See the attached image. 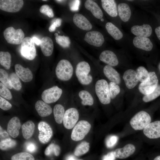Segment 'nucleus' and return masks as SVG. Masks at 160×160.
<instances>
[{
    "instance_id": "nucleus-51",
    "label": "nucleus",
    "mask_w": 160,
    "mask_h": 160,
    "mask_svg": "<svg viewBox=\"0 0 160 160\" xmlns=\"http://www.w3.org/2000/svg\"><path fill=\"white\" fill-rule=\"evenodd\" d=\"M115 157L113 151H112L105 155L103 157L102 160H115Z\"/></svg>"
},
{
    "instance_id": "nucleus-27",
    "label": "nucleus",
    "mask_w": 160,
    "mask_h": 160,
    "mask_svg": "<svg viewBox=\"0 0 160 160\" xmlns=\"http://www.w3.org/2000/svg\"><path fill=\"white\" fill-rule=\"evenodd\" d=\"M35 108L38 114L42 117L47 116L52 112L51 107L47 103L41 100H38L36 102Z\"/></svg>"
},
{
    "instance_id": "nucleus-18",
    "label": "nucleus",
    "mask_w": 160,
    "mask_h": 160,
    "mask_svg": "<svg viewBox=\"0 0 160 160\" xmlns=\"http://www.w3.org/2000/svg\"><path fill=\"white\" fill-rule=\"evenodd\" d=\"M15 69L16 74L23 82H29L32 80L33 75L28 68H24L21 65L17 64L15 65Z\"/></svg>"
},
{
    "instance_id": "nucleus-28",
    "label": "nucleus",
    "mask_w": 160,
    "mask_h": 160,
    "mask_svg": "<svg viewBox=\"0 0 160 160\" xmlns=\"http://www.w3.org/2000/svg\"><path fill=\"white\" fill-rule=\"evenodd\" d=\"M118 12L121 20L124 22H127L130 18L131 11L129 6L127 4L121 3L118 6Z\"/></svg>"
},
{
    "instance_id": "nucleus-11",
    "label": "nucleus",
    "mask_w": 160,
    "mask_h": 160,
    "mask_svg": "<svg viewBox=\"0 0 160 160\" xmlns=\"http://www.w3.org/2000/svg\"><path fill=\"white\" fill-rule=\"evenodd\" d=\"M38 128L39 131V141L43 144L47 143L53 135V132L51 127L47 123L41 121L38 124Z\"/></svg>"
},
{
    "instance_id": "nucleus-46",
    "label": "nucleus",
    "mask_w": 160,
    "mask_h": 160,
    "mask_svg": "<svg viewBox=\"0 0 160 160\" xmlns=\"http://www.w3.org/2000/svg\"><path fill=\"white\" fill-rule=\"evenodd\" d=\"M118 140V137L115 135H111L108 136L106 139L105 144L108 148L113 147L116 143Z\"/></svg>"
},
{
    "instance_id": "nucleus-33",
    "label": "nucleus",
    "mask_w": 160,
    "mask_h": 160,
    "mask_svg": "<svg viewBox=\"0 0 160 160\" xmlns=\"http://www.w3.org/2000/svg\"><path fill=\"white\" fill-rule=\"evenodd\" d=\"M11 56L8 52L0 51V64L7 70L9 69L11 66Z\"/></svg>"
},
{
    "instance_id": "nucleus-35",
    "label": "nucleus",
    "mask_w": 160,
    "mask_h": 160,
    "mask_svg": "<svg viewBox=\"0 0 160 160\" xmlns=\"http://www.w3.org/2000/svg\"><path fill=\"white\" fill-rule=\"evenodd\" d=\"M56 43L63 48L69 47L71 44V40L69 37L64 35L60 36L56 33L55 34Z\"/></svg>"
},
{
    "instance_id": "nucleus-37",
    "label": "nucleus",
    "mask_w": 160,
    "mask_h": 160,
    "mask_svg": "<svg viewBox=\"0 0 160 160\" xmlns=\"http://www.w3.org/2000/svg\"><path fill=\"white\" fill-rule=\"evenodd\" d=\"M17 144L16 141L10 138L0 141V148L3 151H6L13 148Z\"/></svg>"
},
{
    "instance_id": "nucleus-47",
    "label": "nucleus",
    "mask_w": 160,
    "mask_h": 160,
    "mask_svg": "<svg viewBox=\"0 0 160 160\" xmlns=\"http://www.w3.org/2000/svg\"><path fill=\"white\" fill-rule=\"evenodd\" d=\"M12 105L8 101L2 97H0V108L4 111L8 110L12 108Z\"/></svg>"
},
{
    "instance_id": "nucleus-48",
    "label": "nucleus",
    "mask_w": 160,
    "mask_h": 160,
    "mask_svg": "<svg viewBox=\"0 0 160 160\" xmlns=\"http://www.w3.org/2000/svg\"><path fill=\"white\" fill-rule=\"evenodd\" d=\"M62 23V20L60 18L56 19L55 21L50 25L49 28V31L50 32L54 31L57 27H60Z\"/></svg>"
},
{
    "instance_id": "nucleus-5",
    "label": "nucleus",
    "mask_w": 160,
    "mask_h": 160,
    "mask_svg": "<svg viewBox=\"0 0 160 160\" xmlns=\"http://www.w3.org/2000/svg\"><path fill=\"white\" fill-rule=\"evenodd\" d=\"M91 128V125L87 121H79L73 128L71 134V139L76 141L82 140L89 132Z\"/></svg>"
},
{
    "instance_id": "nucleus-32",
    "label": "nucleus",
    "mask_w": 160,
    "mask_h": 160,
    "mask_svg": "<svg viewBox=\"0 0 160 160\" xmlns=\"http://www.w3.org/2000/svg\"><path fill=\"white\" fill-rule=\"evenodd\" d=\"M79 96L82 100L81 103L83 105L91 106L93 105V98L88 91L85 90H81L79 92Z\"/></svg>"
},
{
    "instance_id": "nucleus-1",
    "label": "nucleus",
    "mask_w": 160,
    "mask_h": 160,
    "mask_svg": "<svg viewBox=\"0 0 160 160\" xmlns=\"http://www.w3.org/2000/svg\"><path fill=\"white\" fill-rule=\"evenodd\" d=\"M73 68L71 63L65 59L60 60L55 68V74L57 78L62 81H68L72 77Z\"/></svg>"
},
{
    "instance_id": "nucleus-25",
    "label": "nucleus",
    "mask_w": 160,
    "mask_h": 160,
    "mask_svg": "<svg viewBox=\"0 0 160 160\" xmlns=\"http://www.w3.org/2000/svg\"><path fill=\"white\" fill-rule=\"evenodd\" d=\"M84 7L89 11L93 15L98 19H101L103 17V14L101 8L95 1L91 0H86L84 3Z\"/></svg>"
},
{
    "instance_id": "nucleus-38",
    "label": "nucleus",
    "mask_w": 160,
    "mask_h": 160,
    "mask_svg": "<svg viewBox=\"0 0 160 160\" xmlns=\"http://www.w3.org/2000/svg\"><path fill=\"white\" fill-rule=\"evenodd\" d=\"M0 81L2 83L7 87L9 89H11L12 86L11 84L9 76L4 70L0 69Z\"/></svg>"
},
{
    "instance_id": "nucleus-31",
    "label": "nucleus",
    "mask_w": 160,
    "mask_h": 160,
    "mask_svg": "<svg viewBox=\"0 0 160 160\" xmlns=\"http://www.w3.org/2000/svg\"><path fill=\"white\" fill-rule=\"evenodd\" d=\"M65 113L64 108L62 105H55L53 108V114L55 120L57 124L62 123Z\"/></svg>"
},
{
    "instance_id": "nucleus-24",
    "label": "nucleus",
    "mask_w": 160,
    "mask_h": 160,
    "mask_svg": "<svg viewBox=\"0 0 160 160\" xmlns=\"http://www.w3.org/2000/svg\"><path fill=\"white\" fill-rule=\"evenodd\" d=\"M104 73L111 81L119 84L121 82V78L119 73L112 66L108 65H105L103 68Z\"/></svg>"
},
{
    "instance_id": "nucleus-36",
    "label": "nucleus",
    "mask_w": 160,
    "mask_h": 160,
    "mask_svg": "<svg viewBox=\"0 0 160 160\" xmlns=\"http://www.w3.org/2000/svg\"><path fill=\"white\" fill-rule=\"evenodd\" d=\"M139 80L141 83L148 81L149 78V72L144 67H138L136 71Z\"/></svg>"
},
{
    "instance_id": "nucleus-60",
    "label": "nucleus",
    "mask_w": 160,
    "mask_h": 160,
    "mask_svg": "<svg viewBox=\"0 0 160 160\" xmlns=\"http://www.w3.org/2000/svg\"><path fill=\"white\" fill-rule=\"evenodd\" d=\"M42 1H47V0H43Z\"/></svg>"
},
{
    "instance_id": "nucleus-44",
    "label": "nucleus",
    "mask_w": 160,
    "mask_h": 160,
    "mask_svg": "<svg viewBox=\"0 0 160 160\" xmlns=\"http://www.w3.org/2000/svg\"><path fill=\"white\" fill-rule=\"evenodd\" d=\"M0 95L1 96L8 100L12 98L11 93L9 88L4 84L0 83Z\"/></svg>"
},
{
    "instance_id": "nucleus-6",
    "label": "nucleus",
    "mask_w": 160,
    "mask_h": 160,
    "mask_svg": "<svg viewBox=\"0 0 160 160\" xmlns=\"http://www.w3.org/2000/svg\"><path fill=\"white\" fill-rule=\"evenodd\" d=\"M3 35L8 43L15 45L21 44L25 36L22 29H15L12 27L6 28L3 32Z\"/></svg>"
},
{
    "instance_id": "nucleus-14",
    "label": "nucleus",
    "mask_w": 160,
    "mask_h": 160,
    "mask_svg": "<svg viewBox=\"0 0 160 160\" xmlns=\"http://www.w3.org/2000/svg\"><path fill=\"white\" fill-rule=\"evenodd\" d=\"M144 135L151 139L160 137V121L151 122L143 129Z\"/></svg>"
},
{
    "instance_id": "nucleus-57",
    "label": "nucleus",
    "mask_w": 160,
    "mask_h": 160,
    "mask_svg": "<svg viewBox=\"0 0 160 160\" xmlns=\"http://www.w3.org/2000/svg\"><path fill=\"white\" fill-rule=\"evenodd\" d=\"M55 1H56V2H58L61 3V2H64V1H64V0H56Z\"/></svg>"
},
{
    "instance_id": "nucleus-54",
    "label": "nucleus",
    "mask_w": 160,
    "mask_h": 160,
    "mask_svg": "<svg viewBox=\"0 0 160 160\" xmlns=\"http://www.w3.org/2000/svg\"><path fill=\"white\" fill-rule=\"evenodd\" d=\"M155 32L157 37L160 41V26L155 28Z\"/></svg>"
},
{
    "instance_id": "nucleus-39",
    "label": "nucleus",
    "mask_w": 160,
    "mask_h": 160,
    "mask_svg": "<svg viewBox=\"0 0 160 160\" xmlns=\"http://www.w3.org/2000/svg\"><path fill=\"white\" fill-rule=\"evenodd\" d=\"M60 153V146L54 143L49 144L46 148L44 153L46 156H49L53 153L55 156H58Z\"/></svg>"
},
{
    "instance_id": "nucleus-43",
    "label": "nucleus",
    "mask_w": 160,
    "mask_h": 160,
    "mask_svg": "<svg viewBox=\"0 0 160 160\" xmlns=\"http://www.w3.org/2000/svg\"><path fill=\"white\" fill-rule=\"evenodd\" d=\"M108 87L111 98L113 99L119 93L120 87L118 85L112 82H110L108 84Z\"/></svg>"
},
{
    "instance_id": "nucleus-21",
    "label": "nucleus",
    "mask_w": 160,
    "mask_h": 160,
    "mask_svg": "<svg viewBox=\"0 0 160 160\" xmlns=\"http://www.w3.org/2000/svg\"><path fill=\"white\" fill-rule=\"evenodd\" d=\"M133 42L136 47L146 51H150L153 47L151 41L148 37L137 36L133 39Z\"/></svg>"
},
{
    "instance_id": "nucleus-10",
    "label": "nucleus",
    "mask_w": 160,
    "mask_h": 160,
    "mask_svg": "<svg viewBox=\"0 0 160 160\" xmlns=\"http://www.w3.org/2000/svg\"><path fill=\"white\" fill-rule=\"evenodd\" d=\"M79 117V113L76 108H71L66 110L63 120L65 128L69 129L73 128L78 120Z\"/></svg>"
},
{
    "instance_id": "nucleus-59",
    "label": "nucleus",
    "mask_w": 160,
    "mask_h": 160,
    "mask_svg": "<svg viewBox=\"0 0 160 160\" xmlns=\"http://www.w3.org/2000/svg\"><path fill=\"white\" fill-rule=\"evenodd\" d=\"M82 160V159H78V160Z\"/></svg>"
},
{
    "instance_id": "nucleus-55",
    "label": "nucleus",
    "mask_w": 160,
    "mask_h": 160,
    "mask_svg": "<svg viewBox=\"0 0 160 160\" xmlns=\"http://www.w3.org/2000/svg\"><path fill=\"white\" fill-rule=\"evenodd\" d=\"M65 160H76L75 158L73 155H71L68 156L66 159Z\"/></svg>"
},
{
    "instance_id": "nucleus-9",
    "label": "nucleus",
    "mask_w": 160,
    "mask_h": 160,
    "mask_svg": "<svg viewBox=\"0 0 160 160\" xmlns=\"http://www.w3.org/2000/svg\"><path fill=\"white\" fill-rule=\"evenodd\" d=\"M62 92L61 89L55 86L44 91L41 94V98L47 104L55 103L60 98Z\"/></svg>"
},
{
    "instance_id": "nucleus-58",
    "label": "nucleus",
    "mask_w": 160,
    "mask_h": 160,
    "mask_svg": "<svg viewBox=\"0 0 160 160\" xmlns=\"http://www.w3.org/2000/svg\"><path fill=\"white\" fill-rule=\"evenodd\" d=\"M101 21H103V20H104V19L103 18H101Z\"/></svg>"
},
{
    "instance_id": "nucleus-45",
    "label": "nucleus",
    "mask_w": 160,
    "mask_h": 160,
    "mask_svg": "<svg viewBox=\"0 0 160 160\" xmlns=\"http://www.w3.org/2000/svg\"><path fill=\"white\" fill-rule=\"evenodd\" d=\"M39 11L50 18L53 17L54 16L52 9L48 5L45 4L41 6L39 9Z\"/></svg>"
},
{
    "instance_id": "nucleus-34",
    "label": "nucleus",
    "mask_w": 160,
    "mask_h": 160,
    "mask_svg": "<svg viewBox=\"0 0 160 160\" xmlns=\"http://www.w3.org/2000/svg\"><path fill=\"white\" fill-rule=\"evenodd\" d=\"M89 143L83 141L76 148L74 151V154L77 156H82L89 151Z\"/></svg>"
},
{
    "instance_id": "nucleus-49",
    "label": "nucleus",
    "mask_w": 160,
    "mask_h": 160,
    "mask_svg": "<svg viewBox=\"0 0 160 160\" xmlns=\"http://www.w3.org/2000/svg\"><path fill=\"white\" fill-rule=\"evenodd\" d=\"M80 1L78 0H73L70 4L71 10L73 11H77L79 8Z\"/></svg>"
},
{
    "instance_id": "nucleus-15",
    "label": "nucleus",
    "mask_w": 160,
    "mask_h": 160,
    "mask_svg": "<svg viewBox=\"0 0 160 160\" xmlns=\"http://www.w3.org/2000/svg\"><path fill=\"white\" fill-rule=\"evenodd\" d=\"M123 78L127 87L130 89L135 87L139 81L136 71L132 69L125 71Z\"/></svg>"
},
{
    "instance_id": "nucleus-61",
    "label": "nucleus",
    "mask_w": 160,
    "mask_h": 160,
    "mask_svg": "<svg viewBox=\"0 0 160 160\" xmlns=\"http://www.w3.org/2000/svg\"></svg>"
},
{
    "instance_id": "nucleus-19",
    "label": "nucleus",
    "mask_w": 160,
    "mask_h": 160,
    "mask_svg": "<svg viewBox=\"0 0 160 160\" xmlns=\"http://www.w3.org/2000/svg\"><path fill=\"white\" fill-rule=\"evenodd\" d=\"M99 59L100 61L111 66H115L119 63V61L115 54L112 51L105 50L100 54Z\"/></svg>"
},
{
    "instance_id": "nucleus-26",
    "label": "nucleus",
    "mask_w": 160,
    "mask_h": 160,
    "mask_svg": "<svg viewBox=\"0 0 160 160\" xmlns=\"http://www.w3.org/2000/svg\"><path fill=\"white\" fill-rule=\"evenodd\" d=\"M102 7L110 16L115 17L118 15V9L116 3L113 0H101Z\"/></svg>"
},
{
    "instance_id": "nucleus-42",
    "label": "nucleus",
    "mask_w": 160,
    "mask_h": 160,
    "mask_svg": "<svg viewBox=\"0 0 160 160\" xmlns=\"http://www.w3.org/2000/svg\"><path fill=\"white\" fill-rule=\"evenodd\" d=\"M34 157L30 153L21 152L16 153L11 157V160H34Z\"/></svg>"
},
{
    "instance_id": "nucleus-22",
    "label": "nucleus",
    "mask_w": 160,
    "mask_h": 160,
    "mask_svg": "<svg viewBox=\"0 0 160 160\" xmlns=\"http://www.w3.org/2000/svg\"><path fill=\"white\" fill-rule=\"evenodd\" d=\"M131 31L133 34L137 36L146 37L151 35L152 31L151 26L147 24L134 25L132 27Z\"/></svg>"
},
{
    "instance_id": "nucleus-56",
    "label": "nucleus",
    "mask_w": 160,
    "mask_h": 160,
    "mask_svg": "<svg viewBox=\"0 0 160 160\" xmlns=\"http://www.w3.org/2000/svg\"><path fill=\"white\" fill-rule=\"evenodd\" d=\"M153 160H160V155L156 156Z\"/></svg>"
},
{
    "instance_id": "nucleus-16",
    "label": "nucleus",
    "mask_w": 160,
    "mask_h": 160,
    "mask_svg": "<svg viewBox=\"0 0 160 160\" xmlns=\"http://www.w3.org/2000/svg\"><path fill=\"white\" fill-rule=\"evenodd\" d=\"M21 127L19 119L16 116L14 117L10 120L8 123L7 132L12 137L16 138L19 135V130Z\"/></svg>"
},
{
    "instance_id": "nucleus-2",
    "label": "nucleus",
    "mask_w": 160,
    "mask_h": 160,
    "mask_svg": "<svg viewBox=\"0 0 160 160\" xmlns=\"http://www.w3.org/2000/svg\"><path fill=\"white\" fill-rule=\"evenodd\" d=\"M91 68L89 63L85 61L79 63L76 67L75 73L79 82L82 84L87 85L92 81V77L89 74Z\"/></svg>"
},
{
    "instance_id": "nucleus-29",
    "label": "nucleus",
    "mask_w": 160,
    "mask_h": 160,
    "mask_svg": "<svg viewBox=\"0 0 160 160\" xmlns=\"http://www.w3.org/2000/svg\"><path fill=\"white\" fill-rule=\"evenodd\" d=\"M35 125L31 120H28L22 126V132L23 136L26 140L29 139L32 136L35 130Z\"/></svg>"
},
{
    "instance_id": "nucleus-20",
    "label": "nucleus",
    "mask_w": 160,
    "mask_h": 160,
    "mask_svg": "<svg viewBox=\"0 0 160 160\" xmlns=\"http://www.w3.org/2000/svg\"><path fill=\"white\" fill-rule=\"evenodd\" d=\"M135 150V146L130 143L127 144L122 148L116 149L113 151V153L116 157L124 159L132 155Z\"/></svg>"
},
{
    "instance_id": "nucleus-17",
    "label": "nucleus",
    "mask_w": 160,
    "mask_h": 160,
    "mask_svg": "<svg viewBox=\"0 0 160 160\" xmlns=\"http://www.w3.org/2000/svg\"><path fill=\"white\" fill-rule=\"evenodd\" d=\"M73 21L75 25L79 28L85 31H89L92 28L91 23L83 15L75 13L73 17Z\"/></svg>"
},
{
    "instance_id": "nucleus-53",
    "label": "nucleus",
    "mask_w": 160,
    "mask_h": 160,
    "mask_svg": "<svg viewBox=\"0 0 160 160\" xmlns=\"http://www.w3.org/2000/svg\"><path fill=\"white\" fill-rule=\"evenodd\" d=\"M34 42L37 45H40L41 40L36 37H33L32 38Z\"/></svg>"
},
{
    "instance_id": "nucleus-4",
    "label": "nucleus",
    "mask_w": 160,
    "mask_h": 160,
    "mask_svg": "<svg viewBox=\"0 0 160 160\" xmlns=\"http://www.w3.org/2000/svg\"><path fill=\"white\" fill-rule=\"evenodd\" d=\"M151 117L144 111H141L136 114L130 121L132 127L135 130H141L151 122Z\"/></svg>"
},
{
    "instance_id": "nucleus-30",
    "label": "nucleus",
    "mask_w": 160,
    "mask_h": 160,
    "mask_svg": "<svg viewBox=\"0 0 160 160\" xmlns=\"http://www.w3.org/2000/svg\"><path fill=\"white\" fill-rule=\"evenodd\" d=\"M105 28L108 33L116 40L121 39L123 34L120 30L111 22H108L105 25Z\"/></svg>"
},
{
    "instance_id": "nucleus-52",
    "label": "nucleus",
    "mask_w": 160,
    "mask_h": 160,
    "mask_svg": "<svg viewBox=\"0 0 160 160\" xmlns=\"http://www.w3.org/2000/svg\"><path fill=\"white\" fill-rule=\"evenodd\" d=\"M9 134L3 130L0 126V139L1 140L9 138Z\"/></svg>"
},
{
    "instance_id": "nucleus-13",
    "label": "nucleus",
    "mask_w": 160,
    "mask_h": 160,
    "mask_svg": "<svg viewBox=\"0 0 160 160\" xmlns=\"http://www.w3.org/2000/svg\"><path fill=\"white\" fill-rule=\"evenodd\" d=\"M84 39L89 44L96 47L101 46L105 41L103 34L97 31L87 32L85 35Z\"/></svg>"
},
{
    "instance_id": "nucleus-7",
    "label": "nucleus",
    "mask_w": 160,
    "mask_h": 160,
    "mask_svg": "<svg viewBox=\"0 0 160 160\" xmlns=\"http://www.w3.org/2000/svg\"><path fill=\"white\" fill-rule=\"evenodd\" d=\"M20 52L22 55L29 60H33L36 55L34 43L32 38L25 37L21 44Z\"/></svg>"
},
{
    "instance_id": "nucleus-3",
    "label": "nucleus",
    "mask_w": 160,
    "mask_h": 160,
    "mask_svg": "<svg viewBox=\"0 0 160 160\" xmlns=\"http://www.w3.org/2000/svg\"><path fill=\"white\" fill-rule=\"evenodd\" d=\"M95 93L100 102L103 104L110 103L111 98L110 95L108 84L104 79L98 80L95 86Z\"/></svg>"
},
{
    "instance_id": "nucleus-12",
    "label": "nucleus",
    "mask_w": 160,
    "mask_h": 160,
    "mask_svg": "<svg viewBox=\"0 0 160 160\" xmlns=\"http://www.w3.org/2000/svg\"><path fill=\"white\" fill-rule=\"evenodd\" d=\"M23 4L22 0H0V9L7 12H16L22 8Z\"/></svg>"
},
{
    "instance_id": "nucleus-41",
    "label": "nucleus",
    "mask_w": 160,
    "mask_h": 160,
    "mask_svg": "<svg viewBox=\"0 0 160 160\" xmlns=\"http://www.w3.org/2000/svg\"><path fill=\"white\" fill-rule=\"evenodd\" d=\"M9 77L13 88L15 90L19 91L21 89L22 85L20 78L15 73H11Z\"/></svg>"
},
{
    "instance_id": "nucleus-40",
    "label": "nucleus",
    "mask_w": 160,
    "mask_h": 160,
    "mask_svg": "<svg viewBox=\"0 0 160 160\" xmlns=\"http://www.w3.org/2000/svg\"><path fill=\"white\" fill-rule=\"evenodd\" d=\"M160 95V85L158 84L156 89L151 93L145 95L142 98L143 100L147 103L152 101Z\"/></svg>"
},
{
    "instance_id": "nucleus-50",
    "label": "nucleus",
    "mask_w": 160,
    "mask_h": 160,
    "mask_svg": "<svg viewBox=\"0 0 160 160\" xmlns=\"http://www.w3.org/2000/svg\"><path fill=\"white\" fill-rule=\"evenodd\" d=\"M26 148L27 150L31 153L34 152L36 149V146L35 144L31 142L27 143Z\"/></svg>"
},
{
    "instance_id": "nucleus-8",
    "label": "nucleus",
    "mask_w": 160,
    "mask_h": 160,
    "mask_svg": "<svg viewBox=\"0 0 160 160\" xmlns=\"http://www.w3.org/2000/svg\"><path fill=\"white\" fill-rule=\"evenodd\" d=\"M149 74V79L145 82L141 83L138 87L139 92L144 95L152 92L158 84L159 81L155 72H150Z\"/></svg>"
},
{
    "instance_id": "nucleus-23",
    "label": "nucleus",
    "mask_w": 160,
    "mask_h": 160,
    "mask_svg": "<svg viewBox=\"0 0 160 160\" xmlns=\"http://www.w3.org/2000/svg\"><path fill=\"white\" fill-rule=\"evenodd\" d=\"M40 46L43 54L46 56H50L52 53L54 44L52 40L49 37L46 36L40 40Z\"/></svg>"
}]
</instances>
